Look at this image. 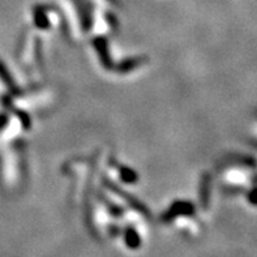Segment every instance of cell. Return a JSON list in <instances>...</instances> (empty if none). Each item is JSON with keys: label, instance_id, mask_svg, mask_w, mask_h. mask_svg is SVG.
Here are the masks:
<instances>
[]
</instances>
